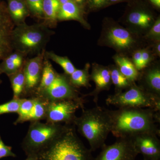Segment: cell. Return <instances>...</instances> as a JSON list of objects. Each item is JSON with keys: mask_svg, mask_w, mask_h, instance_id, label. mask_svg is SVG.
Listing matches in <instances>:
<instances>
[{"mask_svg": "<svg viewBox=\"0 0 160 160\" xmlns=\"http://www.w3.org/2000/svg\"><path fill=\"white\" fill-rule=\"evenodd\" d=\"M151 54L147 49H142V62H141V69L143 70L148 66L151 62Z\"/></svg>", "mask_w": 160, "mask_h": 160, "instance_id": "33", "label": "cell"}, {"mask_svg": "<svg viewBox=\"0 0 160 160\" xmlns=\"http://www.w3.org/2000/svg\"><path fill=\"white\" fill-rule=\"evenodd\" d=\"M114 60L120 71L132 83H135L139 76L140 72L134 64L128 58L122 56H116Z\"/></svg>", "mask_w": 160, "mask_h": 160, "instance_id": "21", "label": "cell"}, {"mask_svg": "<svg viewBox=\"0 0 160 160\" xmlns=\"http://www.w3.org/2000/svg\"><path fill=\"white\" fill-rule=\"evenodd\" d=\"M59 0H44L42 22L50 29L57 26L58 15L61 6Z\"/></svg>", "mask_w": 160, "mask_h": 160, "instance_id": "20", "label": "cell"}, {"mask_svg": "<svg viewBox=\"0 0 160 160\" xmlns=\"http://www.w3.org/2000/svg\"><path fill=\"white\" fill-rule=\"evenodd\" d=\"M58 73L53 68L49 60L45 56L42 78L39 86L34 96L44 91L51 86L56 78Z\"/></svg>", "mask_w": 160, "mask_h": 160, "instance_id": "22", "label": "cell"}, {"mask_svg": "<svg viewBox=\"0 0 160 160\" xmlns=\"http://www.w3.org/2000/svg\"><path fill=\"white\" fill-rule=\"evenodd\" d=\"M53 30L42 22L29 25L26 23L15 26L12 33L13 51H19L27 55L39 54L46 50Z\"/></svg>", "mask_w": 160, "mask_h": 160, "instance_id": "4", "label": "cell"}, {"mask_svg": "<svg viewBox=\"0 0 160 160\" xmlns=\"http://www.w3.org/2000/svg\"><path fill=\"white\" fill-rule=\"evenodd\" d=\"M82 10L73 0L62 4L58 15V21L75 20L85 26H88L83 17Z\"/></svg>", "mask_w": 160, "mask_h": 160, "instance_id": "19", "label": "cell"}, {"mask_svg": "<svg viewBox=\"0 0 160 160\" xmlns=\"http://www.w3.org/2000/svg\"><path fill=\"white\" fill-rule=\"evenodd\" d=\"M73 1L77 4L81 9H82L86 3V0H73Z\"/></svg>", "mask_w": 160, "mask_h": 160, "instance_id": "36", "label": "cell"}, {"mask_svg": "<svg viewBox=\"0 0 160 160\" xmlns=\"http://www.w3.org/2000/svg\"><path fill=\"white\" fill-rule=\"evenodd\" d=\"M67 125L30 122L22 142L23 149L28 155L37 153L52 142L66 129Z\"/></svg>", "mask_w": 160, "mask_h": 160, "instance_id": "5", "label": "cell"}, {"mask_svg": "<svg viewBox=\"0 0 160 160\" xmlns=\"http://www.w3.org/2000/svg\"><path fill=\"white\" fill-rule=\"evenodd\" d=\"M74 125H67L62 133L45 148L33 154L37 160H94L78 136Z\"/></svg>", "mask_w": 160, "mask_h": 160, "instance_id": "2", "label": "cell"}, {"mask_svg": "<svg viewBox=\"0 0 160 160\" xmlns=\"http://www.w3.org/2000/svg\"><path fill=\"white\" fill-rule=\"evenodd\" d=\"M4 1V0H0V3L1 2H2V1Z\"/></svg>", "mask_w": 160, "mask_h": 160, "instance_id": "43", "label": "cell"}, {"mask_svg": "<svg viewBox=\"0 0 160 160\" xmlns=\"http://www.w3.org/2000/svg\"><path fill=\"white\" fill-rule=\"evenodd\" d=\"M44 0H26L30 15L38 20H43L42 9Z\"/></svg>", "mask_w": 160, "mask_h": 160, "instance_id": "29", "label": "cell"}, {"mask_svg": "<svg viewBox=\"0 0 160 160\" xmlns=\"http://www.w3.org/2000/svg\"><path fill=\"white\" fill-rule=\"evenodd\" d=\"M98 2L100 8H101L103 6H105V5H107L108 0H98Z\"/></svg>", "mask_w": 160, "mask_h": 160, "instance_id": "38", "label": "cell"}, {"mask_svg": "<svg viewBox=\"0 0 160 160\" xmlns=\"http://www.w3.org/2000/svg\"><path fill=\"white\" fill-rule=\"evenodd\" d=\"M14 27L4 0L0 3V61L13 51L12 33Z\"/></svg>", "mask_w": 160, "mask_h": 160, "instance_id": "13", "label": "cell"}, {"mask_svg": "<svg viewBox=\"0 0 160 160\" xmlns=\"http://www.w3.org/2000/svg\"><path fill=\"white\" fill-rule=\"evenodd\" d=\"M90 79L95 84V89L88 95L94 97V101L97 102L100 92L109 90L112 84L109 67L93 64Z\"/></svg>", "mask_w": 160, "mask_h": 160, "instance_id": "15", "label": "cell"}, {"mask_svg": "<svg viewBox=\"0 0 160 160\" xmlns=\"http://www.w3.org/2000/svg\"><path fill=\"white\" fill-rule=\"evenodd\" d=\"M73 125L82 136L89 142L92 151L105 146L107 138L111 132L109 114L106 109L100 106L83 109L81 115L76 118Z\"/></svg>", "mask_w": 160, "mask_h": 160, "instance_id": "3", "label": "cell"}, {"mask_svg": "<svg viewBox=\"0 0 160 160\" xmlns=\"http://www.w3.org/2000/svg\"><path fill=\"white\" fill-rule=\"evenodd\" d=\"M27 56L19 51L12 52L0 63V75L4 73L8 76L19 70L24 66Z\"/></svg>", "mask_w": 160, "mask_h": 160, "instance_id": "17", "label": "cell"}, {"mask_svg": "<svg viewBox=\"0 0 160 160\" xmlns=\"http://www.w3.org/2000/svg\"><path fill=\"white\" fill-rule=\"evenodd\" d=\"M94 160H135L138 156L129 138H118L112 145L105 146Z\"/></svg>", "mask_w": 160, "mask_h": 160, "instance_id": "11", "label": "cell"}, {"mask_svg": "<svg viewBox=\"0 0 160 160\" xmlns=\"http://www.w3.org/2000/svg\"><path fill=\"white\" fill-rule=\"evenodd\" d=\"M105 28L102 37V42L116 51L127 52L138 44L137 38L132 32L118 24H112Z\"/></svg>", "mask_w": 160, "mask_h": 160, "instance_id": "8", "label": "cell"}, {"mask_svg": "<svg viewBox=\"0 0 160 160\" xmlns=\"http://www.w3.org/2000/svg\"><path fill=\"white\" fill-rule=\"evenodd\" d=\"M106 110L111 122V132L117 138H131L146 132L160 135V111L149 108Z\"/></svg>", "mask_w": 160, "mask_h": 160, "instance_id": "1", "label": "cell"}, {"mask_svg": "<svg viewBox=\"0 0 160 160\" xmlns=\"http://www.w3.org/2000/svg\"><path fill=\"white\" fill-rule=\"evenodd\" d=\"M26 160H37V159L34 155H31L28 156V158Z\"/></svg>", "mask_w": 160, "mask_h": 160, "instance_id": "40", "label": "cell"}, {"mask_svg": "<svg viewBox=\"0 0 160 160\" xmlns=\"http://www.w3.org/2000/svg\"><path fill=\"white\" fill-rule=\"evenodd\" d=\"M84 100L62 99L48 102L46 120L47 123L73 125L78 109H84Z\"/></svg>", "mask_w": 160, "mask_h": 160, "instance_id": "7", "label": "cell"}, {"mask_svg": "<svg viewBox=\"0 0 160 160\" xmlns=\"http://www.w3.org/2000/svg\"><path fill=\"white\" fill-rule=\"evenodd\" d=\"M6 2L15 26L26 23V18L30 16L26 0H6Z\"/></svg>", "mask_w": 160, "mask_h": 160, "instance_id": "18", "label": "cell"}, {"mask_svg": "<svg viewBox=\"0 0 160 160\" xmlns=\"http://www.w3.org/2000/svg\"><path fill=\"white\" fill-rule=\"evenodd\" d=\"M147 38L153 40L155 42L160 40V19L158 18L156 20L153 25L147 32L146 34Z\"/></svg>", "mask_w": 160, "mask_h": 160, "instance_id": "31", "label": "cell"}, {"mask_svg": "<svg viewBox=\"0 0 160 160\" xmlns=\"http://www.w3.org/2000/svg\"><path fill=\"white\" fill-rule=\"evenodd\" d=\"M112 83L115 87V93L124 91L129 88L134 83H132L120 71L117 66L109 67Z\"/></svg>", "mask_w": 160, "mask_h": 160, "instance_id": "25", "label": "cell"}, {"mask_svg": "<svg viewBox=\"0 0 160 160\" xmlns=\"http://www.w3.org/2000/svg\"><path fill=\"white\" fill-rule=\"evenodd\" d=\"M33 97L41 98L48 102L62 99L84 100L83 96H80L76 88L72 86L69 76L65 73H58L51 86Z\"/></svg>", "mask_w": 160, "mask_h": 160, "instance_id": "9", "label": "cell"}, {"mask_svg": "<svg viewBox=\"0 0 160 160\" xmlns=\"http://www.w3.org/2000/svg\"><path fill=\"white\" fill-rule=\"evenodd\" d=\"M155 44L153 48V51L155 54L158 56L160 57V41H158L155 42Z\"/></svg>", "mask_w": 160, "mask_h": 160, "instance_id": "35", "label": "cell"}, {"mask_svg": "<svg viewBox=\"0 0 160 160\" xmlns=\"http://www.w3.org/2000/svg\"><path fill=\"white\" fill-rule=\"evenodd\" d=\"M8 157H15L16 155L12 151L11 147L5 145L0 136V159Z\"/></svg>", "mask_w": 160, "mask_h": 160, "instance_id": "32", "label": "cell"}, {"mask_svg": "<svg viewBox=\"0 0 160 160\" xmlns=\"http://www.w3.org/2000/svg\"><path fill=\"white\" fill-rule=\"evenodd\" d=\"M34 105L28 122L40 121L46 119L48 101L41 98L33 97Z\"/></svg>", "mask_w": 160, "mask_h": 160, "instance_id": "26", "label": "cell"}, {"mask_svg": "<svg viewBox=\"0 0 160 160\" xmlns=\"http://www.w3.org/2000/svg\"><path fill=\"white\" fill-rule=\"evenodd\" d=\"M21 100V98H12L9 102L0 105V115L12 112L17 113Z\"/></svg>", "mask_w": 160, "mask_h": 160, "instance_id": "30", "label": "cell"}, {"mask_svg": "<svg viewBox=\"0 0 160 160\" xmlns=\"http://www.w3.org/2000/svg\"><path fill=\"white\" fill-rule=\"evenodd\" d=\"M89 68V64H86L84 69H76L69 76V82L72 86L76 89L80 87L90 86Z\"/></svg>", "mask_w": 160, "mask_h": 160, "instance_id": "24", "label": "cell"}, {"mask_svg": "<svg viewBox=\"0 0 160 160\" xmlns=\"http://www.w3.org/2000/svg\"><path fill=\"white\" fill-rule=\"evenodd\" d=\"M125 0H108L107 4H109V3H115L119 2H122Z\"/></svg>", "mask_w": 160, "mask_h": 160, "instance_id": "39", "label": "cell"}, {"mask_svg": "<svg viewBox=\"0 0 160 160\" xmlns=\"http://www.w3.org/2000/svg\"><path fill=\"white\" fill-rule=\"evenodd\" d=\"M142 49H140L134 51L132 56V62L134 64L138 71H141V62H142Z\"/></svg>", "mask_w": 160, "mask_h": 160, "instance_id": "34", "label": "cell"}, {"mask_svg": "<svg viewBox=\"0 0 160 160\" xmlns=\"http://www.w3.org/2000/svg\"><path fill=\"white\" fill-rule=\"evenodd\" d=\"M33 105L34 98L33 97L21 98L19 108L17 112L18 116L14 122V125L28 122Z\"/></svg>", "mask_w": 160, "mask_h": 160, "instance_id": "27", "label": "cell"}, {"mask_svg": "<svg viewBox=\"0 0 160 160\" xmlns=\"http://www.w3.org/2000/svg\"><path fill=\"white\" fill-rule=\"evenodd\" d=\"M152 4H153L154 6L160 8V0H149Z\"/></svg>", "mask_w": 160, "mask_h": 160, "instance_id": "37", "label": "cell"}, {"mask_svg": "<svg viewBox=\"0 0 160 160\" xmlns=\"http://www.w3.org/2000/svg\"><path fill=\"white\" fill-rule=\"evenodd\" d=\"M59 1L61 5H62V4H64V3L68 2L69 0H59Z\"/></svg>", "mask_w": 160, "mask_h": 160, "instance_id": "41", "label": "cell"}, {"mask_svg": "<svg viewBox=\"0 0 160 160\" xmlns=\"http://www.w3.org/2000/svg\"><path fill=\"white\" fill-rule=\"evenodd\" d=\"M27 59L23 66L25 78V97H32L39 86L44 65L45 51Z\"/></svg>", "mask_w": 160, "mask_h": 160, "instance_id": "10", "label": "cell"}, {"mask_svg": "<svg viewBox=\"0 0 160 160\" xmlns=\"http://www.w3.org/2000/svg\"><path fill=\"white\" fill-rule=\"evenodd\" d=\"M45 56L46 58L51 60L60 65L64 69L65 74L68 76L70 75L76 69L67 57L61 56L56 54L53 52L46 50L45 51Z\"/></svg>", "mask_w": 160, "mask_h": 160, "instance_id": "28", "label": "cell"}, {"mask_svg": "<svg viewBox=\"0 0 160 160\" xmlns=\"http://www.w3.org/2000/svg\"><path fill=\"white\" fill-rule=\"evenodd\" d=\"M158 136L152 132H146L129 138L137 153L142 154L144 160H160V142Z\"/></svg>", "mask_w": 160, "mask_h": 160, "instance_id": "12", "label": "cell"}, {"mask_svg": "<svg viewBox=\"0 0 160 160\" xmlns=\"http://www.w3.org/2000/svg\"><path fill=\"white\" fill-rule=\"evenodd\" d=\"M106 104L118 108H149L160 111V99L153 96L135 83L125 91L108 96Z\"/></svg>", "mask_w": 160, "mask_h": 160, "instance_id": "6", "label": "cell"}, {"mask_svg": "<svg viewBox=\"0 0 160 160\" xmlns=\"http://www.w3.org/2000/svg\"><path fill=\"white\" fill-rule=\"evenodd\" d=\"M137 81L139 86L149 93L160 99V69L158 66L148 67L140 73Z\"/></svg>", "mask_w": 160, "mask_h": 160, "instance_id": "14", "label": "cell"}, {"mask_svg": "<svg viewBox=\"0 0 160 160\" xmlns=\"http://www.w3.org/2000/svg\"><path fill=\"white\" fill-rule=\"evenodd\" d=\"M7 76L10 81L13 91V96L12 98H24L25 78L23 71V66L19 70Z\"/></svg>", "mask_w": 160, "mask_h": 160, "instance_id": "23", "label": "cell"}, {"mask_svg": "<svg viewBox=\"0 0 160 160\" xmlns=\"http://www.w3.org/2000/svg\"><path fill=\"white\" fill-rule=\"evenodd\" d=\"M155 21L151 12L141 9L129 12L126 19L127 25L135 31L140 32H148Z\"/></svg>", "mask_w": 160, "mask_h": 160, "instance_id": "16", "label": "cell"}, {"mask_svg": "<svg viewBox=\"0 0 160 160\" xmlns=\"http://www.w3.org/2000/svg\"><path fill=\"white\" fill-rule=\"evenodd\" d=\"M2 80L0 79V85L2 84Z\"/></svg>", "mask_w": 160, "mask_h": 160, "instance_id": "42", "label": "cell"}]
</instances>
